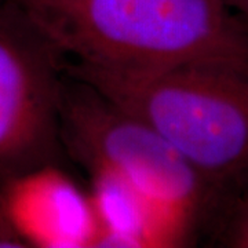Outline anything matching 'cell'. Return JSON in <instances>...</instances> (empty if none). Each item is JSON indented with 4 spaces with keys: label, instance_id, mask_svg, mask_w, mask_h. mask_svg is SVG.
<instances>
[{
    "label": "cell",
    "instance_id": "277c9868",
    "mask_svg": "<svg viewBox=\"0 0 248 248\" xmlns=\"http://www.w3.org/2000/svg\"><path fill=\"white\" fill-rule=\"evenodd\" d=\"M65 63L18 0H0V187L58 164Z\"/></svg>",
    "mask_w": 248,
    "mask_h": 248
},
{
    "label": "cell",
    "instance_id": "30bf717a",
    "mask_svg": "<svg viewBox=\"0 0 248 248\" xmlns=\"http://www.w3.org/2000/svg\"><path fill=\"white\" fill-rule=\"evenodd\" d=\"M247 24H248V22H247Z\"/></svg>",
    "mask_w": 248,
    "mask_h": 248
},
{
    "label": "cell",
    "instance_id": "8992f818",
    "mask_svg": "<svg viewBox=\"0 0 248 248\" xmlns=\"http://www.w3.org/2000/svg\"><path fill=\"white\" fill-rule=\"evenodd\" d=\"M87 172L99 229L97 248L172 247L161 217L123 178L104 167Z\"/></svg>",
    "mask_w": 248,
    "mask_h": 248
},
{
    "label": "cell",
    "instance_id": "3957f363",
    "mask_svg": "<svg viewBox=\"0 0 248 248\" xmlns=\"http://www.w3.org/2000/svg\"><path fill=\"white\" fill-rule=\"evenodd\" d=\"M63 149L84 169L110 170L161 217L172 247H187L228 211L193 166L149 124L66 75L61 102Z\"/></svg>",
    "mask_w": 248,
    "mask_h": 248
},
{
    "label": "cell",
    "instance_id": "6da1fadb",
    "mask_svg": "<svg viewBox=\"0 0 248 248\" xmlns=\"http://www.w3.org/2000/svg\"><path fill=\"white\" fill-rule=\"evenodd\" d=\"M66 61L142 73L190 62L248 71V24L225 0H18Z\"/></svg>",
    "mask_w": 248,
    "mask_h": 248
},
{
    "label": "cell",
    "instance_id": "9c48e42d",
    "mask_svg": "<svg viewBox=\"0 0 248 248\" xmlns=\"http://www.w3.org/2000/svg\"><path fill=\"white\" fill-rule=\"evenodd\" d=\"M225 1L237 16L248 22V0H225Z\"/></svg>",
    "mask_w": 248,
    "mask_h": 248
},
{
    "label": "cell",
    "instance_id": "ba28073f",
    "mask_svg": "<svg viewBox=\"0 0 248 248\" xmlns=\"http://www.w3.org/2000/svg\"><path fill=\"white\" fill-rule=\"evenodd\" d=\"M0 248H28L0 210Z\"/></svg>",
    "mask_w": 248,
    "mask_h": 248
},
{
    "label": "cell",
    "instance_id": "52a82bcc",
    "mask_svg": "<svg viewBox=\"0 0 248 248\" xmlns=\"http://www.w3.org/2000/svg\"><path fill=\"white\" fill-rule=\"evenodd\" d=\"M222 232L228 247L248 248V193L234 205Z\"/></svg>",
    "mask_w": 248,
    "mask_h": 248
},
{
    "label": "cell",
    "instance_id": "5b68a950",
    "mask_svg": "<svg viewBox=\"0 0 248 248\" xmlns=\"http://www.w3.org/2000/svg\"><path fill=\"white\" fill-rule=\"evenodd\" d=\"M0 210L28 248H97L91 196L58 164L6 182L0 187Z\"/></svg>",
    "mask_w": 248,
    "mask_h": 248
},
{
    "label": "cell",
    "instance_id": "7a4b0ae2",
    "mask_svg": "<svg viewBox=\"0 0 248 248\" xmlns=\"http://www.w3.org/2000/svg\"><path fill=\"white\" fill-rule=\"evenodd\" d=\"M65 72L149 124L185 157L228 211L248 193V71L190 62L116 73L66 61Z\"/></svg>",
    "mask_w": 248,
    "mask_h": 248
}]
</instances>
